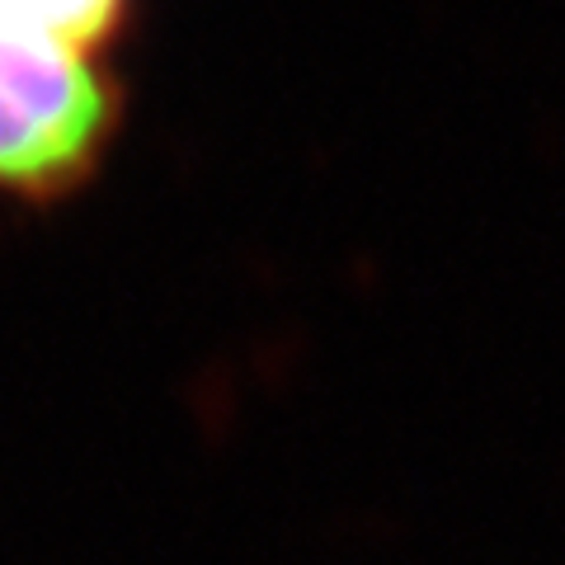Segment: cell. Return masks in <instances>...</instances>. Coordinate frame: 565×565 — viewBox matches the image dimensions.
Masks as SVG:
<instances>
[{
	"mask_svg": "<svg viewBox=\"0 0 565 565\" xmlns=\"http://www.w3.org/2000/svg\"><path fill=\"white\" fill-rule=\"evenodd\" d=\"M141 0H0V62H118Z\"/></svg>",
	"mask_w": 565,
	"mask_h": 565,
	"instance_id": "obj_1",
	"label": "cell"
}]
</instances>
